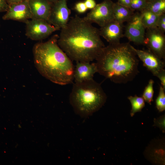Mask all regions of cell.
Returning a JSON list of instances; mask_svg holds the SVG:
<instances>
[{"label":"cell","instance_id":"cell-22","mask_svg":"<svg viewBox=\"0 0 165 165\" xmlns=\"http://www.w3.org/2000/svg\"><path fill=\"white\" fill-rule=\"evenodd\" d=\"M157 27L163 33L165 32V13L159 16Z\"/></svg>","mask_w":165,"mask_h":165},{"label":"cell","instance_id":"cell-18","mask_svg":"<svg viewBox=\"0 0 165 165\" xmlns=\"http://www.w3.org/2000/svg\"><path fill=\"white\" fill-rule=\"evenodd\" d=\"M127 98L131 104L130 115L133 117L136 112H141L145 106V101L142 97H138L136 95L134 96H129Z\"/></svg>","mask_w":165,"mask_h":165},{"label":"cell","instance_id":"cell-2","mask_svg":"<svg viewBox=\"0 0 165 165\" xmlns=\"http://www.w3.org/2000/svg\"><path fill=\"white\" fill-rule=\"evenodd\" d=\"M95 60L97 73L115 83L131 81L139 72V61L129 42L105 46Z\"/></svg>","mask_w":165,"mask_h":165},{"label":"cell","instance_id":"cell-8","mask_svg":"<svg viewBox=\"0 0 165 165\" xmlns=\"http://www.w3.org/2000/svg\"><path fill=\"white\" fill-rule=\"evenodd\" d=\"M124 36L138 45H144L146 28L142 23L140 13H134L127 22Z\"/></svg>","mask_w":165,"mask_h":165},{"label":"cell","instance_id":"cell-17","mask_svg":"<svg viewBox=\"0 0 165 165\" xmlns=\"http://www.w3.org/2000/svg\"><path fill=\"white\" fill-rule=\"evenodd\" d=\"M145 9L158 16L165 13V0H152L147 2Z\"/></svg>","mask_w":165,"mask_h":165},{"label":"cell","instance_id":"cell-20","mask_svg":"<svg viewBox=\"0 0 165 165\" xmlns=\"http://www.w3.org/2000/svg\"><path fill=\"white\" fill-rule=\"evenodd\" d=\"M156 105L157 109L160 112L165 110V90L160 86L158 95L156 100Z\"/></svg>","mask_w":165,"mask_h":165},{"label":"cell","instance_id":"cell-11","mask_svg":"<svg viewBox=\"0 0 165 165\" xmlns=\"http://www.w3.org/2000/svg\"><path fill=\"white\" fill-rule=\"evenodd\" d=\"M2 18L4 20H12L25 23L31 19L28 0L9 5Z\"/></svg>","mask_w":165,"mask_h":165},{"label":"cell","instance_id":"cell-26","mask_svg":"<svg viewBox=\"0 0 165 165\" xmlns=\"http://www.w3.org/2000/svg\"><path fill=\"white\" fill-rule=\"evenodd\" d=\"M9 7L7 0H0V13L6 12Z\"/></svg>","mask_w":165,"mask_h":165},{"label":"cell","instance_id":"cell-19","mask_svg":"<svg viewBox=\"0 0 165 165\" xmlns=\"http://www.w3.org/2000/svg\"><path fill=\"white\" fill-rule=\"evenodd\" d=\"M154 83L153 79H150L149 80L148 84L144 90L142 97L145 101L150 105L153 101Z\"/></svg>","mask_w":165,"mask_h":165},{"label":"cell","instance_id":"cell-28","mask_svg":"<svg viewBox=\"0 0 165 165\" xmlns=\"http://www.w3.org/2000/svg\"><path fill=\"white\" fill-rule=\"evenodd\" d=\"M132 0H118L117 2L122 6L129 8Z\"/></svg>","mask_w":165,"mask_h":165},{"label":"cell","instance_id":"cell-13","mask_svg":"<svg viewBox=\"0 0 165 165\" xmlns=\"http://www.w3.org/2000/svg\"><path fill=\"white\" fill-rule=\"evenodd\" d=\"M97 73L95 63L90 64V62H76L74 68V80L75 82H79L93 79L96 73Z\"/></svg>","mask_w":165,"mask_h":165},{"label":"cell","instance_id":"cell-23","mask_svg":"<svg viewBox=\"0 0 165 165\" xmlns=\"http://www.w3.org/2000/svg\"><path fill=\"white\" fill-rule=\"evenodd\" d=\"M75 9L78 13H82L87 9L84 2H80L77 3L75 6Z\"/></svg>","mask_w":165,"mask_h":165},{"label":"cell","instance_id":"cell-9","mask_svg":"<svg viewBox=\"0 0 165 165\" xmlns=\"http://www.w3.org/2000/svg\"><path fill=\"white\" fill-rule=\"evenodd\" d=\"M70 14L67 0H58L52 4L48 22L60 30L68 23Z\"/></svg>","mask_w":165,"mask_h":165},{"label":"cell","instance_id":"cell-29","mask_svg":"<svg viewBox=\"0 0 165 165\" xmlns=\"http://www.w3.org/2000/svg\"><path fill=\"white\" fill-rule=\"evenodd\" d=\"M9 5L21 2L25 0H7Z\"/></svg>","mask_w":165,"mask_h":165},{"label":"cell","instance_id":"cell-24","mask_svg":"<svg viewBox=\"0 0 165 165\" xmlns=\"http://www.w3.org/2000/svg\"><path fill=\"white\" fill-rule=\"evenodd\" d=\"M156 77L160 80L161 86L165 90V70L163 69L156 75Z\"/></svg>","mask_w":165,"mask_h":165},{"label":"cell","instance_id":"cell-27","mask_svg":"<svg viewBox=\"0 0 165 165\" xmlns=\"http://www.w3.org/2000/svg\"><path fill=\"white\" fill-rule=\"evenodd\" d=\"M84 2L87 9H94L97 5L94 0H85Z\"/></svg>","mask_w":165,"mask_h":165},{"label":"cell","instance_id":"cell-3","mask_svg":"<svg viewBox=\"0 0 165 165\" xmlns=\"http://www.w3.org/2000/svg\"><path fill=\"white\" fill-rule=\"evenodd\" d=\"M58 35L34 46L33 53L35 66L44 77L55 83L64 85L74 80V67L72 60L57 44Z\"/></svg>","mask_w":165,"mask_h":165},{"label":"cell","instance_id":"cell-10","mask_svg":"<svg viewBox=\"0 0 165 165\" xmlns=\"http://www.w3.org/2000/svg\"><path fill=\"white\" fill-rule=\"evenodd\" d=\"M137 56L142 62L143 65L156 76L165 66L164 61L152 52L148 50H138L133 46Z\"/></svg>","mask_w":165,"mask_h":165},{"label":"cell","instance_id":"cell-31","mask_svg":"<svg viewBox=\"0 0 165 165\" xmlns=\"http://www.w3.org/2000/svg\"><path fill=\"white\" fill-rule=\"evenodd\" d=\"M147 2H149L152 0H145Z\"/></svg>","mask_w":165,"mask_h":165},{"label":"cell","instance_id":"cell-14","mask_svg":"<svg viewBox=\"0 0 165 165\" xmlns=\"http://www.w3.org/2000/svg\"><path fill=\"white\" fill-rule=\"evenodd\" d=\"M31 19H39L48 22L52 3L47 0H28Z\"/></svg>","mask_w":165,"mask_h":165},{"label":"cell","instance_id":"cell-12","mask_svg":"<svg viewBox=\"0 0 165 165\" xmlns=\"http://www.w3.org/2000/svg\"><path fill=\"white\" fill-rule=\"evenodd\" d=\"M99 29L101 36L103 37L109 44L120 43V39L124 36V26L114 20L108 22Z\"/></svg>","mask_w":165,"mask_h":165},{"label":"cell","instance_id":"cell-21","mask_svg":"<svg viewBox=\"0 0 165 165\" xmlns=\"http://www.w3.org/2000/svg\"><path fill=\"white\" fill-rule=\"evenodd\" d=\"M147 2L145 0H132L129 8L133 11L141 12L146 8Z\"/></svg>","mask_w":165,"mask_h":165},{"label":"cell","instance_id":"cell-32","mask_svg":"<svg viewBox=\"0 0 165 165\" xmlns=\"http://www.w3.org/2000/svg\"></svg>","mask_w":165,"mask_h":165},{"label":"cell","instance_id":"cell-5","mask_svg":"<svg viewBox=\"0 0 165 165\" xmlns=\"http://www.w3.org/2000/svg\"><path fill=\"white\" fill-rule=\"evenodd\" d=\"M113 3L111 0H104L102 2L97 4L84 18L92 24L94 23L102 27L114 20Z\"/></svg>","mask_w":165,"mask_h":165},{"label":"cell","instance_id":"cell-7","mask_svg":"<svg viewBox=\"0 0 165 165\" xmlns=\"http://www.w3.org/2000/svg\"><path fill=\"white\" fill-rule=\"evenodd\" d=\"M144 45L160 58L165 59V36L157 27L147 28Z\"/></svg>","mask_w":165,"mask_h":165},{"label":"cell","instance_id":"cell-15","mask_svg":"<svg viewBox=\"0 0 165 165\" xmlns=\"http://www.w3.org/2000/svg\"><path fill=\"white\" fill-rule=\"evenodd\" d=\"M113 13L114 20L121 23L127 22L134 13L129 8L114 3Z\"/></svg>","mask_w":165,"mask_h":165},{"label":"cell","instance_id":"cell-16","mask_svg":"<svg viewBox=\"0 0 165 165\" xmlns=\"http://www.w3.org/2000/svg\"><path fill=\"white\" fill-rule=\"evenodd\" d=\"M140 13L141 21L146 29L157 27L159 16L146 9Z\"/></svg>","mask_w":165,"mask_h":165},{"label":"cell","instance_id":"cell-30","mask_svg":"<svg viewBox=\"0 0 165 165\" xmlns=\"http://www.w3.org/2000/svg\"><path fill=\"white\" fill-rule=\"evenodd\" d=\"M48 1L52 3V4H53V3L57 1L58 0H47Z\"/></svg>","mask_w":165,"mask_h":165},{"label":"cell","instance_id":"cell-4","mask_svg":"<svg viewBox=\"0 0 165 165\" xmlns=\"http://www.w3.org/2000/svg\"><path fill=\"white\" fill-rule=\"evenodd\" d=\"M106 94L94 79L75 82L70 95V102L76 113L82 117L92 115L104 105Z\"/></svg>","mask_w":165,"mask_h":165},{"label":"cell","instance_id":"cell-25","mask_svg":"<svg viewBox=\"0 0 165 165\" xmlns=\"http://www.w3.org/2000/svg\"><path fill=\"white\" fill-rule=\"evenodd\" d=\"M155 122V125L156 126L160 127L163 131L165 130V117L164 116L156 119Z\"/></svg>","mask_w":165,"mask_h":165},{"label":"cell","instance_id":"cell-1","mask_svg":"<svg viewBox=\"0 0 165 165\" xmlns=\"http://www.w3.org/2000/svg\"><path fill=\"white\" fill-rule=\"evenodd\" d=\"M60 30L57 44L72 61L90 62L105 46L99 29L84 17L75 15Z\"/></svg>","mask_w":165,"mask_h":165},{"label":"cell","instance_id":"cell-6","mask_svg":"<svg viewBox=\"0 0 165 165\" xmlns=\"http://www.w3.org/2000/svg\"><path fill=\"white\" fill-rule=\"evenodd\" d=\"M25 23V35L33 40L45 39L53 32L58 30L48 21L42 19H31Z\"/></svg>","mask_w":165,"mask_h":165}]
</instances>
